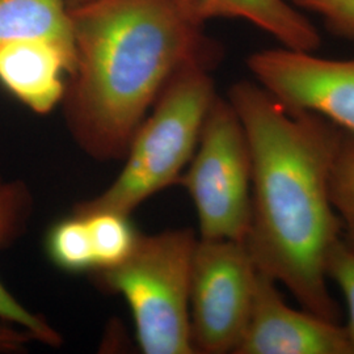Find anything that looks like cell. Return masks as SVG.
<instances>
[{
    "label": "cell",
    "mask_w": 354,
    "mask_h": 354,
    "mask_svg": "<svg viewBox=\"0 0 354 354\" xmlns=\"http://www.w3.org/2000/svg\"><path fill=\"white\" fill-rule=\"evenodd\" d=\"M251 152L241 118L216 95L178 183L197 212L201 239L243 243L251 219Z\"/></svg>",
    "instance_id": "5"
},
{
    "label": "cell",
    "mask_w": 354,
    "mask_h": 354,
    "mask_svg": "<svg viewBox=\"0 0 354 354\" xmlns=\"http://www.w3.org/2000/svg\"><path fill=\"white\" fill-rule=\"evenodd\" d=\"M234 354H354L342 323L285 302L279 283L257 270L247 327Z\"/></svg>",
    "instance_id": "8"
},
{
    "label": "cell",
    "mask_w": 354,
    "mask_h": 354,
    "mask_svg": "<svg viewBox=\"0 0 354 354\" xmlns=\"http://www.w3.org/2000/svg\"><path fill=\"white\" fill-rule=\"evenodd\" d=\"M330 200L342 222V239L354 248V136L345 131L330 171Z\"/></svg>",
    "instance_id": "15"
},
{
    "label": "cell",
    "mask_w": 354,
    "mask_h": 354,
    "mask_svg": "<svg viewBox=\"0 0 354 354\" xmlns=\"http://www.w3.org/2000/svg\"><path fill=\"white\" fill-rule=\"evenodd\" d=\"M251 152V219L244 245L259 272L301 307L342 323L328 288L329 256L342 239L330 200V171L342 130L285 106L256 82L228 91Z\"/></svg>",
    "instance_id": "1"
},
{
    "label": "cell",
    "mask_w": 354,
    "mask_h": 354,
    "mask_svg": "<svg viewBox=\"0 0 354 354\" xmlns=\"http://www.w3.org/2000/svg\"><path fill=\"white\" fill-rule=\"evenodd\" d=\"M329 281L342 290L348 306V330L354 349V248L342 239L330 253L327 266Z\"/></svg>",
    "instance_id": "17"
},
{
    "label": "cell",
    "mask_w": 354,
    "mask_h": 354,
    "mask_svg": "<svg viewBox=\"0 0 354 354\" xmlns=\"http://www.w3.org/2000/svg\"><path fill=\"white\" fill-rule=\"evenodd\" d=\"M89 0H66V3H67V7L68 8H73V7H76V6H80V4H83V3H87Z\"/></svg>",
    "instance_id": "19"
},
{
    "label": "cell",
    "mask_w": 354,
    "mask_h": 354,
    "mask_svg": "<svg viewBox=\"0 0 354 354\" xmlns=\"http://www.w3.org/2000/svg\"><path fill=\"white\" fill-rule=\"evenodd\" d=\"M257 268L244 243L198 238L190 273L196 353H235L252 307Z\"/></svg>",
    "instance_id": "6"
},
{
    "label": "cell",
    "mask_w": 354,
    "mask_h": 354,
    "mask_svg": "<svg viewBox=\"0 0 354 354\" xmlns=\"http://www.w3.org/2000/svg\"><path fill=\"white\" fill-rule=\"evenodd\" d=\"M201 21L215 17L241 19L251 23L279 45L294 50L314 51L322 46V36L306 13L289 0H185Z\"/></svg>",
    "instance_id": "10"
},
{
    "label": "cell",
    "mask_w": 354,
    "mask_h": 354,
    "mask_svg": "<svg viewBox=\"0 0 354 354\" xmlns=\"http://www.w3.org/2000/svg\"><path fill=\"white\" fill-rule=\"evenodd\" d=\"M68 11L75 66L64 118L80 150L97 162L125 158L177 71L192 64L214 70L222 57L185 0H89Z\"/></svg>",
    "instance_id": "2"
},
{
    "label": "cell",
    "mask_w": 354,
    "mask_h": 354,
    "mask_svg": "<svg viewBox=\"0 0 354 354\" xmlns=\"http://www.w3.org/2000/svg\"><path fill=\"white\" fill-rule=\"evenodd\" d=\"M35 337L26 329L15 327L12 324H0V353L23 352Z\"/></svg>",
    "instance_id": "18"
},
{
    "label": "cell",
    "mask_w": 354,
    "mask_h": 354,
    "mask_svg": "<svg viewBox=\"0 0 354 354\" xmlns=\"http://www.w3.org/2000/svg\"><path fill=\"white\" fill-rule=\"evenodd\" d=\"M75 66V46L45 37L24 38L0 49V84L26 108L50 113L64 100Z\"/></svg>",
    "instance_id": "9"
},
{
    "label": "cell",
    "mask_w": 354,
    "mask_h": 354,
    "mask_svg": "<svg viewBox=\"0 0 354 354\" xmlns=\"http://www.w3.org/2000/svg\"><path fill=\"white\" fill-rule=\"evenodd\" d=\"M33 196L26 183L0 172V252L11 247L26 232L33 213ZM0 320L28 330L36 342L59 346V332L37 314L20 304L0 281Z\"/></svg>",
    "instance_id": "11"
},
{
    "label": "cell",
    "mask_w": 354,
    "mask_h": 354,
    "mask_svg": "<svg viewBox=\"0 0 354 354\" xmlns=\"http://www.w3.org/2000/svg\"><path fill=\"white\" fill-rule=\"evenodd\" d=\"M80 216L88 225L96 272L120 266L133 252L140 234L130 222V215L95 212Z\"/></svg>",
    "instance_id": "13"
},
{
    "label": "cell",
    "mask_w": 354,
    "mask_h": 354,
    "mask_svg": "<svg viewBox=\"0 0 354 354\" xmlns=\"http://www.w3.org/2000/svg\"><path fill=\"white\" fill-rule=\"evenodd\" d=\"M247 66L254 82L285 106L317 114L354 136V58L279 46L253 53Z\"/></svg>",
    "instance_id": "7"
},
{
    "label": "cell",
    "mask_w": 354,
    "mask_h": 354,
    "mask_svg": "<svg viewBox=\"0 0 354 354\" xmlns=\"http://www.w3.org/2000/svg\"><path fill=\"white\" fill-rule=\"evenodd\" d=\"M212 70L192 64L177 71L137 129L113 183L73 214L131 213L158 192L176 184L197 149L203 122L216 97Z\"/></svg>",
    "instance_id": "3"
},
{
    "label": "cell",
    "mask_w": 354,
    "mask_h": 354,
    "mask_svg": "<svg viewBox=\"0 0 354 354\" xmlns=\"http://www.w3.org/2000/svg\"><path fill=\"white\" fill-rule=\"evenodd\" d=\"M299 11L314 15L337 37L354 39V0H289Z\"/></svg>",
    "instance_id": "16"
},
{
    "label": "cell",
    "mask_w": 354,
    "mask_h": 354,
    "mask_svg": "<svg viewBox=\"0 0 354 354\" xmlns=\"http://www.w3.org/2000/svg\"><path fill=\"white\" fill-rule=\"evenodd\" d=\"M198 236L190 228L140 235L124 263L97 272L121 295L146 354H194L190 333V273Z\"/></svg>",
    "instance_id": "4"
},
{
    "label": "cell",
    "mask_w": 354,
    "mask_h": 354,
    "mask_svg": "<svg viewBox=\"0 0 354 354\" xmlns=\"http://www.w3.org/2000/svg\"><path fill=\"white\" fill-rule=\"evenodd\" d=\"M46 252L53 264L64 272L83 273L96 269L92 239L84 216L73 214L55 223L46 236Z\"/></svg>",
    "instance_id": "14"
},
{
    "label": "cell",
    "mask_w": 354,
    "mask_h": 354,
    "mask_svg": "<svg viewBox=\"0 0 354 354\" xmlns=\"http://www.w3.org/2000/svg\"><path fill=\"white\" fill-rule=\"evenodd\" d=\"M32 37L51 38L74 46L66 0H0V49Z\"/></svg>",
    "instance_id": "12"
}]
</instances>
